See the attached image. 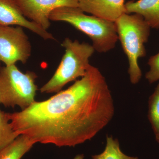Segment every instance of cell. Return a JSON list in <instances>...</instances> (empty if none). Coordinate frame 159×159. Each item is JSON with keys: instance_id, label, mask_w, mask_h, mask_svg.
Here are the masks:
<instances>
[{"instance_id": "30bf717a", "label": "cell", "mask_w": 159, "mask_h": 159, "mask_svg": "<svg viewBox=\"0 0 159 159\" xmlns=\"http://www.w3.org/2000/svg\"><path fill=\"white\" fill-rule=\"evenodd\" d=\"M125 8L126 13L140 15L151 28L159 29V0L129 1Z\"/></svg>"}, {"instance_id": "3957f363", "label": "cell", "mask_w": 159, "mask_h": 159, "mask_svg": "<svg viewBox=\"0 0 159 159\" xmlns=\"http://www.w3.org/2000/svg\"><path fill=\"white\" fill-rule=\"evenodd\" d=\"M115 23L118 39L128 58L130 82L137 84L142 77L139 60L146 55L145 45L150 35V27L141 16L136 13H125Z\"/></svg>"}, {"instance_id": "7c38bea8", "label": "cell", "mask_w": 159, "mask_h": 159, "mask_svg": "<svg viewBox=\"0 0 159 159\" xmlns=\"http://www.w3.org/2000/svg\"><path fill=\"white\" fill-rule=\"evenodd\" d=\"M93 159H139L138 157L126 155L121 151L119 141L107 136L104 150L101 153L92 156Z\"/></svg>"}, {"instance_id": "ba28073f", "label": "cell", "mask_w": 159, "mask_h": 159, "mask_svg": "<svg viewBox=\"0 0 159 159\" xmlns=\"http://www.w3.org/2000/svg\"><path fill=\"white\" fill-rule=\"evenodd\" d=\"M0 25L20 26L45 40H54L53 34L25 17L15 0H0Z\"/></svg>"}, {"instance_id": "4fadbf2b", "label": "cell", "mask_w": 159, "mask_h": 159, "mask_svg": "<svg viewBox=\"0 0 159 159\" xmlns=\"http://www.w3.org/2000/svg\"><path fill=\"white\" fill-rule=\"evenodd\" d=\"M9 121L8 113L0 109V151L20 136L11 127Z\"/></svg>"}, {"instance_id": "2e32d148", "label": "cell", "mask_w": 159, "mask_h": 159, "mask_svg": "<svg viewBox=\"0 0 159 159\" xmlns=\"http://www.w3.org/2000/svg\"><path fill=\"white\" fill-rule=\"evenodd\" d=\"M84 155L83 154H78L74 157V159H84Z\"/></svg>"}, {"instance_id": "8992f818", "label": "cell", "mask_w": 159, "mask_h": 159, "mask_svg": "<svg viewBox=\"0 0 159 159\" xmlns=\"http://www.w3.org/2000/svg\"><path fill=\"white\" fill-rule=\"evenodd\" d=\"M31 54V43L23 27L0 25V61L6 66L25 64Z\"/></svg>"}, {"instance_id": "5b68a950", "label": "cell", "mask_w": 159, "mask_h": 159, "mask_svg": "<svg viewBox=\"0 0 159 159\" xmlns=\"http://www.w3.org/2000/svg\"><path fill=\"white\" fill-rule=\"evenodd\" d=\"M37 76L34 72L23 73L15 65L0 68V104L5 107L17 106L21 110L35 102Z\"/></svg>"}, {"instance_id": "52a82bcc", "label": "cell", "mask_w": 159, "mask_h": 159, "mask_svg": "<svg viewBox=\"0 0 159 159\" xmlns=\"http://www.w3.org/2000/svg\"><path fill=\"white\" fill-rule=\"evenodd\" d=\"M28 19L46 30L51 26L50 16L63 7H78V0H15Z\"/></svg>"}, {"instance_id": "5bb4252c", "label": "cell", "mask_w": 159, "mask_h": 159, "mask_svg": "<svg viewBox=\"0 0 159 159\" xmlns=\"http://www.w3.org/2000/svg\"><path fill=\"white\" fill-rule=\"evenodd\" d=\"M148 119L155 136L159 134V83L148 99Z\"/></svg>"}, {"instance_id": "6da1fadb", "label": "cell", "mask_w": 159, "mask_h": 159, "mask_svg": "<svg viewBox=\"0 0 159 159\" xmlns=\"http://www.w3.org/2000/svg\"><path fill=\"white\" fill-rule=\"evenodd\" d=\"M113 99L105 78L93 66L73 85L21 111L8 113L11 127L34 143L74 147L90 140L110 122Z\"/></svg>"}, {"instance_id": "9c48e42d", "label": "cell", "mask_w": 159, "mask_h": 159, "mask_svg": "<svg viewBox=\"0 0 159 159\" xmlns=\"http://www.w3.org/2000/svg\"><path fill=\"white\" fill-rule=\"evenodd\" d=\"M125 0H78V8L85 13L115 22L126 13Z\"/></svg>"}, {"instance_id": "277c9868", "label": "cell", "mask_w": 159, "mask_h": 159, "mask_svg": "<svg viewBox=\"0 0 159 159\" xmlns=\"http://www.w3.org/2000/svg\"><path fill=\"white\" fill-rule=\"evenodd\" d=\"M61 46L65 54L54 75L41 88V93H58L69 83L84 77L91 66L90 58L95 51L92 45L66 38Z\"/></svg>"}, {"instance_id": "e0dca14e", "label": "cell", "mask_w": 159, "mask_h": 159, "mask_svg": "<svg viewBox=\"0 0 159 159\" xmlns=\"http://www.w3.org/2000/svg\"><path fill=\"white\" fill-rule=\"evenodd\" d=\"M155 139L157 142L159 143V134L158 135L156 136H155Z\"/></svg>"}, {"instance_id": "9a60e30c", "label": "cell", "mask_w": 159, "mask_h": 159, "mask_svg": "<svg viewBox=\"0 0 159 159\" xmlns=\"http://www.w3.org/2000/svg\"><path fill=\"white\" fill-rule=\"evenodd\" d=\"M148 64L150 69L145 74V78L149 83H153L159 80V52L149 58Z\"/></svg>"}, {"instance_id": "7a4b0ae2", "label": "cell", "mask_w": 159, "mask_h": 159, "mask_svg": "<svg viewBox=\"0 0 159 159\" xmlns=\"http://www.w3.org/2000/svg\"><path fill=\"white\" fill-rule=\"evenodd\" d=\"M50 19L68 23L84 33L90 39L92 45L98 53H105L112 50L119 40L115 22L88 15L78 7L57 8L51 12Z\"/></svg>"}, {"instance_id": "8fae6325", "label": "cell", "mask_w": 159, "mask_h": 159, "mask_svg": "<svg viewBox=\"0 0 159 159\" xmlns=\"http://www.w3.org/2000/svg\"><path fill=\"white\" fill-rule=\"evenodd\" d=\"M35 143L27 136L20 135L0 151V159H21Z\"/></svg>"}]
</instances>
